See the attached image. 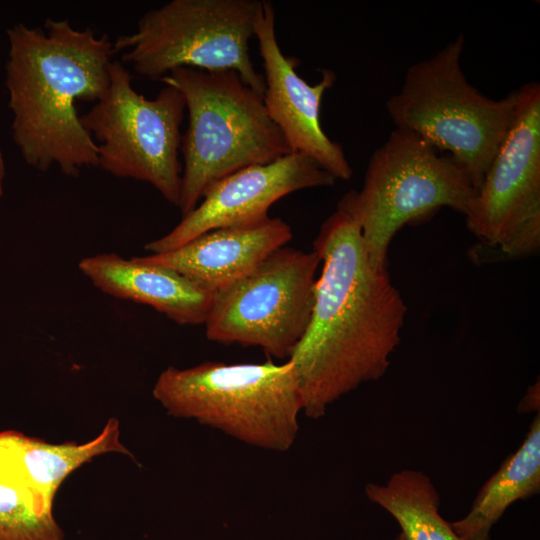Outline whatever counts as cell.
I'll return each instance as SVG.
<instances>
[{
	"label": "cell",
	"mask_w": 540,
	"mask_h": 540,
	"mask_svg": "<svg viewBox=\"0 0 540 540\" xmlns=\"http://www.w3.org/2000/svg\"><path fill=\"white\" fill-rule=\"evenodd\" d=\"M322 263L308 327L291 353L311 419L383 377L400 344L407 307L387 269L369 259L356 220L337 207L313 242Z\"/></svg>",
	"instance_id": "obj_1"
},
{
	"label": "cell",
	"mask_w": 540,
	"mask_h": 540,
	"mask_svg": "<svg viewBox=\"0 0 540 540\" xmlns=\"http://www.w3.org/2000/svg\"><path fill=\"white\" fill-rule=\"evenodd\" d=\"M5 87L11 135L23 160L67 176L98 167L97 144L82 126L76 103L99 101L109 87L113 42L68 19L6 30Z\"/></svg>",
	"instance_id": "obj_2"
},
{
	"label": "cell",
	"mask_w": 540,
	"mask_h": 540,
	"mask_svg": "<svg viewBox=\"0 0 540 540\" xmlns=\"http://www.w3.org/2000/svg\"><path fill=\"white\" fill-rule=\"evenodd\" d=\"M160 81L180 91L188 113L180 147L184 164L177 207L182 217L218 180L291 153L263 95L235 71L180 67Z\"/></svg>",
	"instance_id": "obj_3"
},
{
	"label": "cell",
	"mask_w": 540,
	"mask_h": 540,
	"mask_svg": "<svg viewBox=\"0 0 540 540\" xmlns=\"http://www.w3.org/2000/svg\"><path fill=\"white\" fill-rule=\"evenodd\" d=\"M152 395L176 418L192 419L245 444L275 452L296 441L303 401L294 364L205 361L169 366Z\"/></svg>",
	"instance_id": "obj_4"
},
{
	"label": "cell",
	"mask_w": 540,
	"mask_h": 540,
	"mask_svg": "<svg viewBox=\"0 0 540 540\" xmlns=\"http://www.w3.org/2000/svg\"><path fill=\"white\" fill-rule=\"evenodd\" d=\"M464 42L459 35L411 65L386 108L395 128L449 152L478 191L512 123L516 90L495 100L472 86L460 63Z\"/></svg>",
	"instance_id": "obj_5"
},
{
	"label": "cell",
	"mask_w": 540,
	"mask_h": 540,
	"mask_svg": "<svg viewBox=\"0 0 540 540\" xmlns=\"http://www.w3.org/2000/svg\"><path fill=\"white\" fill-rule=\"evenodd\" d=\"M477 190L451 156L423 138L395 128L371 155L360 191L337 207L358 223L370 262L387 269L389 245L405 225L449 207L466 216Z\"/></svg>",
	"instance_id": "obj_6"
},
{
	"label": "cell",
	"mask_w": 540,
	"mask_h": 540,
	"mask_svg": "<svg viewBox=\"0 0 540 540\" xmlns=\"http://www.w3.org/2000/svg\"><path fill=\"white\" fill-rule=\"evenodd\" d=\"M262 0H171L148 10L136 30L113 42L114 54L141 77L161 80L189 67L231 70L263 95V75L255 70L249 41Z\"/></svg>",
	"instance_id": "obj_7"
},
{
	"label": "cell",
	"mask_w": 540,
	"mask_h": 540,
	"mask_svg": "<svg viewBox=\"0 0 540 540\" xmlns=\"http://www.w3.org/2000/svg\"><path fill=\"white\" fill-rule=\"evenodd\" d=\"M109 79L105 95L80 115L97 144L98 167L115 177L148 183L178 206L183 95L165 85L156 97L146 98L134 89L129 70L119 60L111 61Z\"/></svg>",
	"instance_id": "obj_8"
},
{
	"label": "cell",
	"mask_w": 540,
	"mask_h": 540,
	"mask_svg": "<svg viewBox=\"0 0 540 540\" xmlns=\"http://www.w3.org/2000/svg\"><path fill=\"white\" fill-rule=\"evenodd\" d=\"M319 264L314 250L283 246L273 251L213 293L204 321L207 338L289 359L310 322Z\"/></svg>",
	"instance_id": "obj_9"
},
{
	"label": "cell",
	"mask_w": 540,
	"mask_h": 540,
	"mask_svg": "<svg viewBox=\"0 0 540 540\" xmlns=\"http://www.w3.org/2000/svg\"><path fill=\"white\" fill-rule=\"evenodd\" d=\"M482 242L510 256L540 247V85L516 90L509 130L465 216Z\"/></svg>",
	"instance_id": "obj_10"
},
{
	"label": "cell",
	"mask_w": 540,
	"mask_h": 540,
	"mask_svg": "<svg viewBox=\"0 0 540 540\" xmlns=\"http://www.w3.org/2000/svg\"><path fill=\"white\" fill-rule=\"evenodd\" d=\"M337 180L309 156L291 152L238 170L211 185L198 205L167 234L145 245L150 254L172 251L208 231L258 222L284 196Z\"/></svg>",
	"instance_id": "obj_11"
},
{
	"label": "cell",
	"mask_w": 540,
	"mask_h": 540,
	"mask_svg": "<svg viewBox=\"0 0 540 540\" xmlns=\"http://www.w3.org/2000/svg\"><path fill=\"white\" fill-rule=\"evenodd\" d=\"M254 36L263 62L264 104L291 152L309 156L336 180H349L353 170L343 148L326 135L320 121L322 98L334 85L335 73L321 70L322 77L315 85L297 73L298 59L286 56L278 43L275 10L270 1L262 0Z\"/></svg>",
	"instance_id": "obj_12"
},
{
	"label": "cell",
	"mask_w": 540,
	"mask_h": 540,
	"mask_svg": "<svg viewBox=\"0 0 540 540\" xmlns=\"http://www.w3.org/2000/svg\"><path fill=\"white\" fill-rule=\"evenodd\" d=\"M292 236L287 222L269 216L250 224L214 229L172 251L140 258L172 269L214 293L250 272Z\"/></svg>",
	"instance_id": "obj_13"
},
{
	"label": "cell",
	"mask_w": 540,
	"mask_h": 540,
	"mask_svg": "<svg viewBox=\"0 0 540 540\" xmlns=\"http://www.w3.org/2000/svg\"><path fill=\"white\" fill-rule=\"evenodd\" d=\"M78 268L109 296L150 306L180 325L204 324L213 293L172 269L116 253L84 257Z\"/></svg>",
	"instance_id": "obj_14"
},
{
	"label": "cell",
	"mask_w": 540,
	"mask_h": 540,
	"mask_svg": "<svg viewBox=\"0 0 540 540\" xmlns=\"http://www.w3.org/2000/svg\"><path fill=\"white\" fill-rule=\"evenodd\" d=\"M540 492V413L517 450L483 484L467 514L450 522L463 540H490L494 525L509 506Z\"/></svg>",
	"instance_id": "obj_15"
},
{
	"label": "cell",
	"mask_w": 540,
	"mask_h": 540,
	"mask_svg": "<svg viewBox=\"0 0 540 540\" xmlns=\"http://www.w3.org/2000/svg\"><path fill=\"white\" fill-rule=\"evenodd\" d=\"M2 432L22 474L51 506L63 481L82 465L105 453L132 456L120 441V425L116 418H110L95 438L80 444H54L14 430Z\"/></svg>",
	"instance_id": "obj_16"
},
{
	"label": "cell",
	"mask_w": 540,
	"mask_h": 540,
	"mask_svg": "<svg viewBox=\"0 0 540 540\" xmlns=\"http://www.w3.org/2000/svg\"><path fill=\"white\" fill-rule=\"evenodd\" d=\"M364 491L396 520L406 540H463L441 516L439 493L422 471H397L384 484L367 483Z\"/></svg>",
	"instance_id": "obj_17"
},
{
	"label": "cell",
	"mask_w": 540,
	"mask_h": 540,
	"mask_svg": "<svg viewBox=\"0 0 540 540\" xmlns=\"http://www.w3.org/2000/svg\"><path fill=\"white\" fill-rule=\"evenodd\" d=\"M0 540H64L49 505L28 483L0 432Z\"/></svg>",
	"instance_id": "obj_18"
},
{
	"label": "cell",
	"mask_w": 540,
	"mask_h": 540,
	"mask_svg": "<svg viewBox=\"0 0 540 540\" xmlns=\"http://www.w3.org/2000/svg\"><path fill=\"white\" fill-rule=\"evenodd\" d=\"M540 406V388L539 381L531 385L522 400L518 405V410L522 413L524 412H539Z\"/></svg>",
	"instance_id": "obj_19"
},
{
	"label": "cell",
	"mask_w": 540,
	"mask_h": 540,
	"mask_svg": "<svg viewBox=\"0 0 540 540\" xmlns=\"http://www.w3.org/2000/svg\"><path fill=\"white\" fill-rule=\"evenodd\" d=\"M5 176H6L5 159H4L3 152L0 148V198L3 196V193H4Z\"/></svg>",
	"instance_id": "obj_20"
},
{
	"label": "cell",
	"mask_w": 540,
	"mask_h": 540,
	"mask_svg": "<svg viewBox=\"0 0 540 540\" xmlns=\"http://www.w3.org/2000/svg\"><path fill=\"white\" fill-rule=\"evenodd\" d=\"M394 540H406L402 533H399Z\"/></svg>",
	"instance_id": "obj_21"
}]
</instances>
